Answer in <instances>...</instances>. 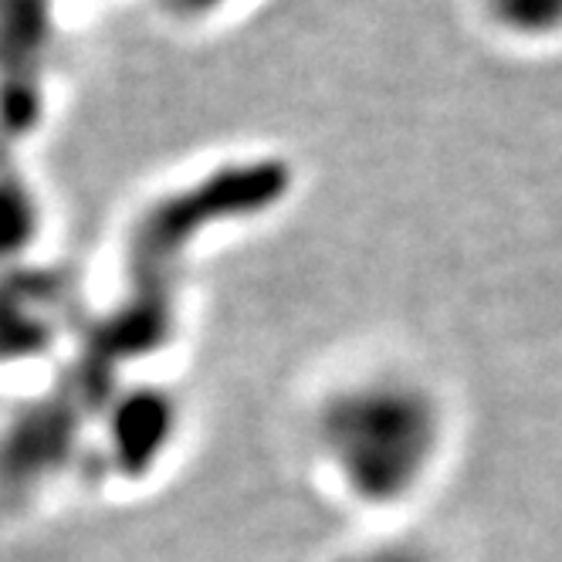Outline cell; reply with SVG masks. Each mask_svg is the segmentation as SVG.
Here are the masks:
<instances>
[{"mask_svg": "<svg viewBox=\"0 0 562 562\" xmlns=\"http://www.w3.org/2000/svg\"><path fill=\"white\" fill-rule=\"evenodd\" d=\"M214 4L221 0H177V8L187 11V14H204V11H214Z\"/></svg>", "mask_w": 562, "mask_h": 562, "instance_id": "3957f363", "label": "cell"}, {"mask_svg": "<svg viewBox=\"0 0 562 562\" xmlns=\"http://www.w3.org/2000/svg\"><path fill=\"white\" fill-rule=\"evenodd\" d=\"M488 14L518 37H539L555 27L559 0H488Z\"/></svg>", "mask_w": 562, "mask_h": 562, "instance_id": "7a4b0ae2", "label": "cell"}, {"mask_svg": "<svg viewBox=\"0 0 562 562\" xmlns=\"http://www.w3.org/2000/svg\"><path fill=\"white\" fill-rule=\"evenodd\" d=\"M52 55V4L48 0H0V86L11 92L4 112L14 126L34 119V92Z\"/></svg>", "mask_w": 562, "mask_h": 562, "instance_id": "6da1fadb", "label": "cell"}]
</instances>
